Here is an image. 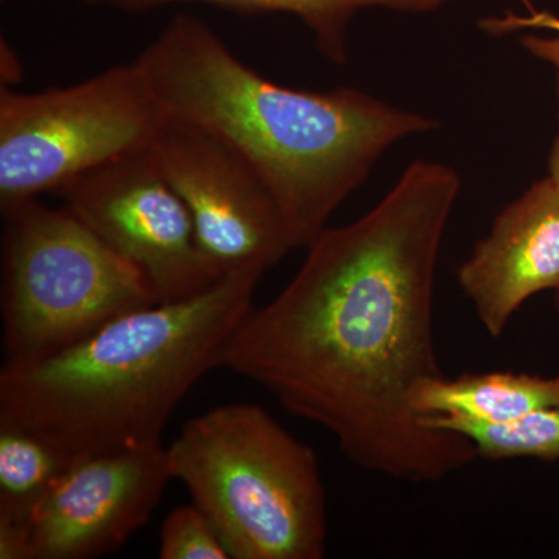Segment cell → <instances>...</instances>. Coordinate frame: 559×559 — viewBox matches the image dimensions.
Returning <instances> with one entry per match:
<instances>
[{
    "label": "cell",
    "instance_id": "cell-9",
    "mask_svg": "<svg viewBox=\"0 0 559 559\" xmlns=\"http://www.w3.org/2000/svg\"><path fill=\"white\" fill-rule=\"evenodd\" d=\"M173 480L159 444L79 459L28 516L31 559H94L148 522Z\"/></svg>",
    "mask_w": 559,
    "mask_h": 559
},
{
    "label": "cell",
    "instance_id": "cell-16",
    "mask_svg": "<svg viewBox=\"0 0 559 559\" xmlns=\"http://www.w3.org/2000/svg\"><path fill=\"white\" fill-rule=\"evenodd\" d=\"M528 14L518 16L507 13L506 16L485 17L480 21V28L489 35L500 36L509 33L524 31V28H544L555 33V36L525 35L521 38L522 47L540 61L549 62L559 72V17L549 11L533 10L527 5Z\"/></svg>",
    "mask_w": 559,
    "mask_h": 559
},
{
    "label": "cell",
    "instance_id": "cell-14",
    "mask_svg": "<svg viewBox=\"0 0 559 559\" xmlns=\"http://www.w3.org/2000/svg\"><path fill=\"white\" fill-rule=\"evenodd\" d=\"M430 428L450 430L473 444L479 457L487 460H559V407L540 409L506 425H484L423 415Z\"/></svg>",
    "mask_w": 559,
    "mask_h": 559
},
{
    "label": "cell",
    "instance_id": "cell-13",
    "mask_svg": "<svg viewBox=\"0 0 559 559\" xmlns=\"http://www.w3.org/2000/svg\"><path fill=\"white\" fill-rule=\"evenodd\" d=\"M73 462L35 430L0 419V520L28 522L36 503Z\"/></svg>",
    "mask_w": 559,
    "mask_h": 559
},
{
    "label": "cell",
    "instance_id": "cell-2",
    "mask_svg": "<svg viewBox=\"0 0 559 559\" xmlns=\"http://www.w3.org/2000/svg\"><path fill=\"white\" fill-rule=\"evenodd\" d=\"M135 60L167 119L219 140L266 187L294 249L310 248L393 145L439 128L432 117L352 87L274 83L189 14Z\"/></svg>",
    "mask_w": 559,
    "mask_h": 559
},
{
    "label": "cell",
    "instance_id": "cell-1",
    "mask_svg": "<svg viewBox=\"0 0 559 559\" xmlns=\"http://www.w3.org/2000/svg\"><path fill=\"white\" fill-rule=\"evenodd\" d=\"M460 189L454 168L415 160L370 212L316 238L286 288L230 334L219 367L329 430L370 473L432 484L468 466L473 444L414 407L444 374L433 289Z\"/></svg>",
    "mask_w": 559,
    "mask_h": 559
},
{
    "label": "cell",
    "instance_id": "cell-5",
    "mask_svg": "<svg viewBox=\"0 0 559 559\" xmlns=\"http://www.w3.org/2000/svg\"><path fill=\"white\" fill-rule=\"evenodd\" d=\"M7 362L46 358L110 320L159 304L148 280L68 207L0 204Z\"/></svg>",
    "mask_w": 559,
    "mask_h": 559
},
{
    "label": "cell",
    "instance_id": "cell-17",
    "mask_svg": "<svg viewBox=\"0 0 559 559\" xmlns=\"http://www.w3.org/2000/svg\"><path fill=\"white\" fill-rule=\"evenodd\" d=\"M557 102H558V132L554 140L549 157L550 178L559 186V72L557 75Z\"/></svg>",
    "mask_w": 559,
    "mask_h": 559
},
{
    "label": "cell",
    "instance_id": "cell-6",
    "mask_svg": "<svg viewBox=\"0 0 559 559\" xmlns=\"http://www.w3.org/2000/svg\"><path fill=\"white\" fill-rule=\"evenodd\" d=\"M167 117L138 60L40 92L0 91V204L58 194L156 142Z\"/></svg>",
    "mask_w": 559,
    "mask_h": 559
},
{
    "label": "cell",
    "instance_id": "cell-19",
    "mask_svg": "<svg viewBox=\"0 0 559 559\" xmlns=\"http://www.w3.org/2000/svg\"><path fill=\"white\" fill-rule=\"evenodd\" d=\"M555 305H557V310L559 311V290L555 293Z\"/></svg>",
    "mask_w": 559,
    "mask_h": 559
},
{
    "label": "cell",
    "instance_id": "cell-15",
    "mask_svg": "<svg viewBox=\"0 0 559 559\" xmlns=\"http://www.w3.org/2000/svg\"><path fill=\"white\" fill-rule=\"evenodd\" d=\"M160 559H229L218 533L194 503L173 510L160 530Z\"/></svg>",
    "mask_w": 559,
    "mask_h": 559
},
{
    "label": "cell",
    "instance_id": "cell-4",
    "mask_svg": "<svg viewBox=\"0 0 559 559\" xmlns=\"http://www.w3.org/2000/svg\"><path fill=\"white\" fill-rule=\"evenodd\" d=\"M167 457L230 559L325 557L318 455L263 407L226 404L191 418Z\"/></svg>",
    "mask_w": 559,
    "mask_h": 559
},
{
    "label": "cell",
    "instance_id": "cell-18",
    "mask_svg": "<svg viewBox=\"0 0 559 559\" xmlns=\"http://www.w3.org/2000/svg\"><path fill=\"white\" fill-rule=\"evenodd\" d=\"M84 2L94 3V5H97V3H105V5H109V0H84Z\"/></svg>",
    "mask_w": 559,
    "mask_h": 559
},
{
    "label": "cell",
    "instance_id": "cell-8",
    "mask_svg": "<svg viewBox=\"0 0 559 559\" xmlns=\"http://www.w3.org/2000/svg\"><path fill=\"white\" fill-rule=\"evenodd\" d=\"M153 148L216 277H261L294 249L270 191L219 140L167 119Z\"/></svg>",
    "mask_w": 559,
    "mask_h": 559
},
{
    "label": "cell",
    "instance_id": "cell-3",
    "mask_svg": "<svg viewBox=\"0 0 559 559\" xmlns=\"http://www.w3.org/2000/svg\"><path fill=\"white\" fill-rule=\"evenodd\" d=\"M260 278L230 275L190 299L127 312L46 358L5 362L0 419L75 460L159 444L183 396L219 367Z\"/></svg>",
    "mask_w": 559,
    "mask_h": 559
},
{
    "label": "cell",
    "instance_id": "cell-11",
    "mask_svg": "<svg viewBox=\"0 0 559 559\" xmlns=\"http://www.w3.org/2000/svg\"><path fill=\"white\" fill-rule=\"evenodd\" d=\"M419 415H439L484 425H506L549 407H559V377L465 373L425 382L414 396Z\"/></svg>",
    "mask_w": 559,
    "mask_h": 559
},
{
    "label": "cell",
    "instance_id": "cell-12",
    "mask_svg": "<svg viewBox=\"0 0 559 559\" xmlns=\"http://www.w3.org/2000/svg\"><path fill=\"white\" fill-rule=\"evenodd\" d=\"M178 2L209 3L242 14H293L310 28L320 53L334 64L344 66L348 61L349 24L359 11L426 14L440 10L447 0H109V5L143 11Z\"/></svg>",
    "mask_w": 559,
    "mask_h": 559
},
{
    "label": "cell",
    "instance_id": "cell-10",
    "mask_svg": "<svg viewBox=\"0 0 559 559\" xmlns=\"http://www.w3.org/2000/svg\"><path fill=\"white\" fill-rule=\"evenodd\" d=\"M457 278L491 337L502 336L533 296L559 290V186L550 176L496 216Z\"/></svg>",
    "mask_w": 559,
    "mask_h": 559
},
{
    "label": "cell",
    "instance_id": "cell-7",
    "mask_svg": "<svg viewBox=\"0 0 559 559\" xmlns=\"http://www.w3.org/2000/svg\"><path fill=\"white\" fill-rule=\"evenodd\" d=\"M153 146L81 176L58 197L145 275L159 304H170L198 296L223 278L202 255L189 209Z\"/></svg>",
    "mask_w": 559,
    "mask_h": 559
}]
</instances>
